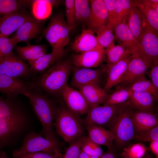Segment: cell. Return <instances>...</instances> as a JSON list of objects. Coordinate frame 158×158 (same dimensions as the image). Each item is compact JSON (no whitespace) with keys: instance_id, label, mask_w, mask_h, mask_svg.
<instances>
[{"instance_id":"6da1fadb","label":"cell","mask_w":158,"mask_h":158,"mask_svg":"<svg viewBox=\"0 0 158 158\" xmlns=\"http://www.w3.org/2000/svg\"><path fill=\"white\" fill-rule=\"evenodd\" d=\"M24 95L29 99L33 109L41 123L42 129L40 134L47 139L59 143L54 126L58 108L52 101L38 90L29 88Z\"/></svg>"},{"instance_id":"7a4b0ae2","label":"cell","mask_w":158,"mask_h":158,"mask_svg":"<svg viewBox=\"0 0 158 158\" xmlns=\"http://www.w3.org/2000/svg\"><path fill=\"white\" fill-rule=\"evenodd\" d=\"M70 60L55 63L39 76L36 81L39 87L51 94L61 93L67 85L72 69Z\"/></svg>"},{"instance_id":"3957f363","label":"cell","mask_w":158,"mask_h":158,"mask_svg":"<svg viewBox=\"0 0 158 158\" xmlns=\"http://www.w3.org/2000/svg\"><path fill=\"white\" fill-rule=\"evenodd\" d=\"M54 126L57 134L69 144L83 136L81 119L78 115L65 107L57 108Z\"/></svg>"},{"instance_id":"277c9868","label":"cell","mask_w":158,"mask_h":158,"mask_svg":"<svg viewBox=\"0 0 158 158\" xmlns=\"http://www.w3.org/2000/svg\"><path fill=\"white\" fill-rule=\"evenodd\" d=\"M73 28L68 26L60 14L56 15L51 18L43 34L51 47L52 52L64 54V48L69 42V33Z\"/></svg>"},{"instance_id":"5b68a950","label":"cell","mask_w":158,"mask_h":158,"mask_svg":"<svg viewBox=\"0 0 158 158\" xmlns=\"http://www.w3.org/2000/svg\"><path fill=\"white\" fill-rule=\"evenodd\" d=\"M133 109L128 104L117 114L111 124L116 147H127L134 138L135 130L133 120Z\"/></svg>"},{"instance_id":"8992f818","label":"cell","mask_w":158,"mask_h":158,"mask_svg":"<svg viewBox=\"0 0 158 158\" xmlns=\"http://www.w3.org/2000/svg\"><path fill=\"white\" fill-rule=\"evenodd\" d=\"M60 144L44 138L40 134L32 131L25 136L22 146L15 150L13 157L18 158L27 154L38 152H44L54 154L60 152Z\"/></svg>"},{"instance_id":"52a82bcc","label":"cell","mask_w":158,"mask_h":158,"mask_svg":"<svg viewBox=\"0 0 158 158\" xmlns=\"http://www.w3.org/2000/svg\"><path fill=\"white\" fill-rule=\"evenodd\" d=\"M27 124V118L21 111L0 119V150L11 145Z\"/></svg>"},{"instance_id":"ba28073f","label":"cell","mask_w":158,"mask_h":158,"mask_svg":"<svg viewBox=\"0 0 158 158\" xmlns=\"http://www.w3.org/2000/svg\"><path fill=\"white\" fill-rule=\"evenodd\" d=\"M127 102L114 105H99L90 107L85 120L86 126H102L111 124L118 113Z\"/></svg>"},{"instance_id":"9c48e42d","label":"cell","mask_w":158,"mask_h":158,"mask_svg":"<svg viewBox=\"0 0 158 158\" xmlns=\"http://www.w3.org/2000/svg\"><path fill=\"white\" fill-rule=\"evenodd\" d=\"M142 18L140 56L153 61L158 59V33Z\"/></svg>"},{"instance_id":"30bf717a","label":"cell","mask_w":158,"mask_h":158,"mask_svg":"<svg viewBox=\"0 0 158 158\" xmlns=\"http://www.w3.org/2000/svg\"><path fill=\"white\" fill-rule=\"evenodd\" d=\"M32 71L19 56L12 52L0 59V73L11 77L18 78L29 75Z\"/></svg>"},{"instance_id":"8fae6325","label":"cell","mask_w":158,"mask_h":158,"mask_svg":"<svg viewBox=\"0 0 158 158\" xmlns=\"http://www.w3.org/2000/svg\"><path fill=\"white\" fill-rule=\"evenodd\" d=\"M106 70V66H102L95 69L76 67L73 71L71 84L72 86L76 88L90 84L99 85Z\"/></svg>"},{"instance_id":"7c38bea8","label":"cell","mask_w":158,"mask_h":158,"mask_svg":"<svg viewBox=\"0 0 158 158\" xmlns=\"http://www.w3.org/2000/svg\"><path fill=\"white\" fill-rule=\"evenodd\" d=\"M114 31L115 39L120 44L128 50L131 55L140 56V43L129 29L127 21L122 20L116 27Z\"/></svg>"},{"instance_id":"4fadbf2b","label":"cell","mask_w":158,"mask_h":158,"mask_svg":"<svg viewBox=\"0 0 158 158\" xmlns=\"http://www.w3.org/2000/svg\"><path fill=\"white\" fill-rule=\"evenodd\" d=\"M60 94L70 111L78 115L87 113L89 106L80 91L67 85Z\"/></svg>"},{"instance_id":"5bb4252c","label":"cell","mask_w":158,"mask_h":158,"mask_svg":"<svg viewBox=\"0 0 158 158\" xmlns=\"http://www.w3.org/2000/svg\"><path fill=\"white\" fill-rule=\"evenodd\" d=\"M31 16L19 11L0 17V38H8Z\"/></svg>"},{"instance_id":"9a60e30c","label":"cell","mask_w":158,"mask_h":158,"mask_svg":"<svg viewBox=\"0 0 158 158\" xmlns=\"http://www.w3.org/2000/svg\"><path fill=\"white\" fill-rule=\"evenodd\" d=\"M106 59L105 50L100 47L75 55L72 62L76 67L91 68L99 66Z\"/></svg>"},{"instance_id":"2e32d148","label":"cell","mask_w":158,"mask_h":158,"mask_svg":"<svg viewBox=\"0 0 158 158\" xmlns=\"http://www.w3.org/2000/svg\"><path fill=\"white\" fill-rule=\"evenodd\" d=\"M90 13L87 23L88 29L94 33L108 24V13L103 0H90Z\"/></svg>"},{"instance_id":"e0dca14e","label":"cell","mask_w":158,"mask_h":158,"mask_svg":"<svg viewBox=\"0 0 158 158\" xmlns=\"http://www.w3.org/2000/svg\"><path fill=\"white\" fill-rule=\"evenodd\" d=\"M132 55V58L121 82L130 85L137 77L146 74L147 70L151 67L153 62L140 56Z\"/></svg>"},{"instance_id":"ac0fdd59","label":"cell","mask_w":158,"mask_h":158,"mask_svg":"<svg viewBox=\"0 0 158 158\" xmlns=\"http://www.w3.org/2000/svg\"><path fill=\"white\" fill-rule=\"evenodd\" d=\"M132 58V55H130L114 65L106 67L107 78L104 88L106 91L121 83Z\"/></svg>"},{"instance_id":"d6986e66","label":"cell","mask_w":158,"mask_h":158,"mask_svg":"<svg viewBox=\"0 0 158 158\" xmlns=\"http://www.w3.org/2000/svg\"><path fill=\"white\" fill-rule=\"evenodd\" d=\"M42 27L40 20L33 18L21 25L12 37L17 43L23 42L30 44V41L40 33Z\"/></svg>"},{"instance_id":"ffe728a7","label":"cell","mask_w":158,"mask_h":158,"mask_svg":"<svg viewBox=\"0 0 158 158\" xmlns=\"http://www.w3.org/2000/svg\"><path fill=\"white\" fill-rule=\"evenodd\" d=\"M94 34L91 30L83 28L81 33L76 37L73 42L72 49L80 54L101 47Z\"/></svg>"},{"instance_id":"44dd1931","label":"cell","mask_w":158,"mask_h":158,"mask_svg":"<svg viewBox=\"0 0 158 158\" xmlns=\"http://www.w3.org/2000/svg\"><path fill=\"white\" fill-rule=\"evenodd\" d=\"M29 88L18 78H13L0 73V92L10 97L18 94L24 95Z\"/></svg>"},{"instance_id":"7402d4cb","label":"cell","mask_w":158,"mask_h":158,"mask_svg":"<svg viewBox=\"0 0 158 158\" xmlns=\"http://www.w3.org/2000/svg\"><path fill=\"white\" fill-rule=\"evenodd\" d=\"M133 120L138 133L158 126V116L152 111L134 110Z\"/></svg>"},{"instance_id":"603a6c76","label":"cell","mask_w":158,"mask_h":158,"mask_svg":"<svg viewBox=\"0 0 158 158\" xmlns=\"http://www.w3.org/2000/svg\"><path fill=\"white\" fill-rule=\"evenodd\" d=\"M77 88L83 95L90 107L104 103L109 95L104 88L96 84L85 85Z\"/></svg>"},{"instance_id":"cb8c5ba5","label":"cell","mask_w":158,"mask_h":158,"mask_svg":"<svg viewBox=\"0 0 158 158\" xmlns=\"http://www.w3.org/2000/svg\"><path fill=\"white\" fill-rule=\"evenodd\" d=\"M86 126L88 133L87 137L92 141L99 145L104 146L108 148L114 147L113 142L115 136L113 132L101 126L95 125Z\"/></svg>"},{"instance_id":"d4e9b609","label":"cell","mask_w":158,"mask_h":158,"mask_svg":"<svg viewBox=\"0 0 158 158\" xmlns=\"http://www.w3.org/2000/svg\"><path fill=\"white\" fill-rule=\"evenodd\" d=\"M155 99L148 92H132L128 102L133 109L152 111Z\"/></svg>"},{"instance_id":"484cf974","label":"cell","mask_w":158,"mask_h":158,"mask_svg":"<svg viewBox=\"0 0 158 158\" xmlns=\"http://www.w3.org/2000/svg\"><path fill=\"white\" fill-rule=\"evenodd\" d=\"M132 1L142 17L158 33V12L148 3L147 0Z\"/></svg>"},{"instance_id":"4316f807","label":"cell","mask_w":158,"mask_h":158,"mask_svg":"<svg viewBox=\"0 0 158 158\" xmlns=\"http://www.w3.org/2000/svg\"><path fill=\"white\" fill-rule=\"evenodd\" d=\"M14 49L18 56L28 62L34 60L47 54L46 48L44 45L29 44L24 46L16 45Z\"/></svg>"},{"instance_id":"83f0119b","label":"cell","mask_w":158,"mask_h":158,"mask_svg":"<svg viewBox=\"0 0 158 158\" xmlns=\"http://www.w3.org/2000/svg\"><path fill=\"white\" fill-rule=\"evenodd\" d=\"M64 54H56L51 52L46 54L38 59L28 62L32 71L42 73L50 66L58 61Z\"/></svg>"},{"instance_id":"f1b7e54d","label":"cell","mask_w":158,"mask_h":158,"mask_svg":"<svg viewBox=\"0 0 158 158\" xmlns=\"http://www.w3.org/2000/svg\"><path fill=\"white\" fill-rule=\"evenodd\" d=\"M145 74H143L135 78L130 85L129 88L132 92L149 93L157 99L158 90L147 79Z\"/></svg>"},{"instance_id":"f546056e","label":"cell","mask_w":158,"mask_h":158,"mask_svg":"<svg viewBox=\"0 0 158 158\" xmlns=\"http://www.w3.org/2000/svg\"><path fill=\"white\" fill-rule=\"evenodd\" d=\"M127 24L132 34L140 43L142 18L140 13L133 4L127 19Z\"/></svg>"},{"instance_id":"4dcf8cb0","label":"cell","mask_w":158,"mask_h":158,"mask_svg":"<svg viewBox=\"0 0 158 158\" xmlns=\"http://www.w3.org/2000/svg\"><path fill=\"white\" fill-rule=\"evenodd\" d=\"M105 51L107 62L106 67L110 66L131 55L126 49L120 44L114 45L106 49Z\"/></svg>"},{"instance_id":"1f68e13d","label":"cell","mask_w":158,"mask_h":158,"mask_svg":"<svg viewBox=\"0 0 158 158\" xmlns=\"http://www.w3.org/2000/svg\"><path fill=\"white\" fill-rule=\"evenodd\" d=\"M96 38L99 45L106 49L114 45L115 40L112 27L107 25L99 29L96 33Z\"/></svg>"},{"instance_id":"d6a6232c","label":"cell","mask_w":158,"mask_h":158,"mask_svg":"<svg viewBox=\"0 0 158 158\" xmlns=\"http://www.w3.org/2000/svg\"><path fill=\"white\" fill-rule=\"evenodd\" d=\"M89 1L75 0L74 4L75 18L76 23H87L88 21L90 13Z\"/></svg>"},{"instance_id":"836d02e7","label":"cell","mask_w":158,"mask_h":158,"mask_svg":"<svg viewBox=\"0 0 158 158\" xmlns=\"http://www.w3.org/2000/svg\"><path fill=\"white\" fill-rule=\"evenodd\" d=\"M132 92L129 87L119 88L108 95L103 104L114 105L126 103L128 100Z\"/></svg>"},{"instance_id":"e575fe53","label":"cell","mask_w":158,"mask_h":158,"mask_svg":"<svg viewBox=\"0 0 158 158\" xmlns=\"http://www.w3.org/2000/svg\"><path fill=\"white\" fill-rule=\"evenodd\" d=\"M132 5V0H117L115 11V28L122 20L127 21Z\"/></svg>"},{"instance_id":"d590c367","label":"cell","mask_w":158,"mask_h":158,"mask_svg":"<svg viewBox=\"0 0 158 158\" xmlns=\"http://www.w3.org/2000/svg\"><path fill=\"white\" fill-rule=\"evenodd\" d=\"M32 1V11L35 18L40 20L48 17L51 13L52 6L48 0Z\"/></svg>"},{"instance_id":"8d00e7d4","label":"cell","mask_w":158,"mask_h":158,"mask_svg":"<svg viewBox=\"0 0 158 158\" xmlns=\"http://www.w3.org/2000/svg\"><path fill=\"white\" fill-rule=\"evenodd\" d=\"M147 149L143 144L139 143L128 145L123 149L120 158H142L146 154Z\"/></svg>"},{"instance_id":"74e56055","label":"cell","mask_w":158,"mask_h":158,"mask_svg":"<svg viewBox=\"0 0 158 158\" xmlns=\"http://www.w3.org/2000/svg\"><path fill=\"white\" fill-rule=\"evenodd\" d=\"M28 3V1L0 0V17L18 11L22 5Z\"/></svg>"},{"instance_id":"f35d334b","label":"cell","mask_w":158,"mask_h":158,"mask_svg":"<svg viewBox=\"0 0 158 158\" xmlns=\"http://www.w3.org/2000/svg\"><path fill=\"white\" fill-rule=\"evenodd\" d=\"M21 112L10 100L0 97V119Z\"/></svg>"},{"instance_id":"ab89813d","label":"cell","mask_w":158,"mask_h":158,"mask_svg":"<svg viewBox=\"0 0 158 158\" xmlns=\"http://www.w3.org/2000/svg\"><path fill=\"white\" fill-rule=\"evenodd\" d=\"M81 150L89 156H95L100 157L104 153L99 146L87 137H84Z\"/></svg>"},{"instance_id":"60d3db41","label":"cell","mask_w":158,"mask_h":158,"mask_svg":"<svg viewBox=\"0 0 158 158\" xmlns=\"http://www.w3.org/2000/svg\"><path fill=\"white\" fill-rule=\"evenodd\" d=\"M133 139L141 142L158 141V126L138 133Z\"/></svg>"},{"instance_id":"b9f144b4","label":"cell","mask_w":158,"mask_h":158,"mask_svg":"<svg viewBox=\"0 0 158 158\" xmlns=\"http://www.w3.org/2000/svg\"><path fill=\"white\" fill-rule=\"evenodd\" d=\"M84 137L82 136L70 144L62 158H78Z\"/></svg>"},{"instance_id":"7bdbcfd3","label":"cell","mask_w":158,"mask_h":158,"mask_svg":"<svg viewBox=\"0 0 158 158\" xmlns=\"http://www.w3.org/2000/svg\"><path fill=\"white\" fill-rule=\"evenodd\" d=\"M65 4L67 23L69 26L73 28L76 24L75 18V0H66Z\"/></svg>"},{"instance_id":"ee69618b","label":"cell","mask_w":158,"mask_h":158,"mask_svg":"<svg viewBox=\"0 0 158 158\" xmlns=\"http://www.w3.org/2000/svg\"><path fill=\"white\" fill-rule=\"evenodd\" d=\"M108 13V25L115 28L116 8L117 0H103Z\"/></svg>"},{"instance_id":"f6af8a7d","label":"cell","mask_w":158,"mask_h":158,"mask_svg":"<svg viewBox=\"0 0 158 158\" xmlns=\"http://www.w3.org/2000/svg\"><path fill=\"white\" fill-rule=\"evenodd\" d=\"M63 155L60 153H52L44 152L30 153L24 155L18 158H62Z\"/></svg>"},{"instance_id":"bcb514c9","label":"cell","mask_w":158,"mask_h":158,"mask_svg":"<svg viewBox=\"0 0 158 158\" xmlns=\"http://www.w3.org/2000/svg\"><path fill=\"white\" fill-rule=\"evenodd\" d=\"M149 73V77L152 83L158 90V59L153 61Z\"/></svg>"},{"instance_id":"7dc6e473","label":"cell","mask_w":158,"mask_h":158,"mask_svg":"<svg viewBox=\"0 0 158 158\" xmlns=\"http://www.w3.org/2000/svg\"><path fill=\"white\" fill-rule=\"evenodd\" d=\"M12 40L0 47V59L13 51V49L18 43L12 37Z\"/></svg>"},{"instance_id":"c3c4849f","label":"cell","mask_w":158,"mask_h":158,"mask_svg":"<svg viewBox=\"0 0 158 158\" xmlns=\"http://www.w3.org/2000/svg\"><path fill=\"white\" fill-rule=\"evenodd\" d=\"M119 155L117 153L116 149L113 147L111 148H108L107 150L104 152L100 158H119Z\"/></svg>"},{"instance_id":"681fc988","label":"cell","mask_w":158,"mask_h":158,"mask_svg":"<svg viewBox=\"0 0 158 158\" xmlns=\"http://www.w3.org/2000/svg\"><path fill=\"white\" fill-rule=\"evenodd\" d=\"M150 147L152 152L155 156V158H158V141L151 142Z\"/></svg>"},{"instance_id":"f907efd6","label":"cell","mask_w":158,"mask_h":158,"mask_svg":"<svg viewBox=\"0 0 158 158\" xmlns=\"http://www.w3.org/2000/svg\"><path fill=\"white\" fill-rule=\"evenodd\" d=\"M148 3L158 12V0H147Z\"/></svg>"},{"instance_id":"816d5d0a","label":"cell","mask_w":158,"mask_h":158,"mask_svg":"<svg viewBox=\"0 0 158 158\" xmlns=\"http://www.w3.org/2000/svg\"><path fill=\"white\" fill-rule=\"evenodd\" d=\"M89 155L81 150L78 158H89Z\"/></svg>"},{"instance_id":"f5cc1de1","label":"cell","mask_w":158,"mask_h":158,"mask_svg":"<svg viewBox=\"0 0 158 158\" xmlns=\"http://www.w3.org/2000/svg\"><path fill=\"white\" fill-rule=\"evenodd\" d=\"M0 158H10L6 154L5 152L2 150H0ZM13 158H15L13 157Z\"/></svg>"},{"instance_id":"db71d44e","label":"cell","mask_w":158,"mask_h":158,"mask_svg":"<svg viewBox=\"0 0 158 158\" xmlns=\"http://www.w3.org/2000/svg\"><path fill=\"white\" fill-rule=\"evenodd\" d=\"M142 158H152V157L150 154H145Z\"/></svg>"},{"instance_id":"11a10c76","label":"cell","mask_w":158,"mask_h":158,"mask_svg":"<svg viewBox=\"0 0 158 158\" xmlns=\"http://www.w3.org/2000/svg\"><path fill=\"white\" fill-rule=\"evenodd\" d=\"M89 158H100V157L95 156H90Z\"/></svg>"}]
</instances>
